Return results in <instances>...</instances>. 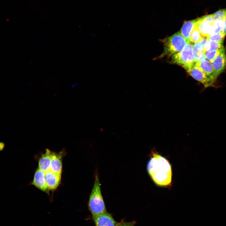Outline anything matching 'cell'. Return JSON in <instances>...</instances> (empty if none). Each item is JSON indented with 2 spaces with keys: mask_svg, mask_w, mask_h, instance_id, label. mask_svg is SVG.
Returning <instances> with one entry per match:
<instances>
[{
  "mask_svg": "<svg viewBox=\"0 0 226 226\" xmlns=\"http://www.w3.org/2000/svg\"><path fill=\"white\" fill-rule=\"evenodd\" d=\"M148 174L154 182L160 186H170L172 172L169 161L158 153L152 151L147 165Z\"/></svg>",
  "mask_w": 226,
  "mask_h": 226,
  "instance_id": "cell-1",
  "label": "cell"
},
{
  "mask_svg": "<svg viewBox=\"0 0 226 226\" xmlns=\"http://www.w3.org/2000/svg\"><path fill=\"white\" fill-rule=\"evenodd\" d=\"M96 226H116L117 223L112 215L106 212L100 215L92 217Z\"/></svg>",
  "mask_w": 226,
  "mask_h": 226,
  "instance_id": "cell-10",
  "label": "cell"
},
{
  "mask_svg": "<svg viewBox=\"0 0 226 226\" xmlns=\"http://www.w3.org/2000/svg\"><path fill=\"white\" fill-rule=\"evenodd\" d=\"M198 18L185 21L182 27L180 32L183 36L188 42H191L190 40V34Z\"/></svg>",
  "mask_w": 226,
  "mask_h": 226,
  "instance_id": "cell-14",
  "label": "cell"
},
{
  "mask_svg": "<svg viewBox=\"0 0 226 226\" xmlns=\"http://www.w3.org/2000/svg\"><path fill=\"white\" fill-rule=\"evenodd\" d=\"M88 207L92 217L100 215L106 212L97 173L95 176L94 184L89 198Z\"/></svg>",
  "mask_w": 226,
  "mask_h": 226,
  "instance_id": "cell-2",
  "label": "cell"
},
{
  "mask_svg": "<svg viewBox=\"0 0 226 226\" xmlns=\"http://www.w3.org/2000/svg\"><path fill=\"white\" fill-rule=\"evenodd\" d=\"M65 153V151L64 150L57 153L52 152L50 168V170L57 174H61L62 160Z\"/></svg>",
  "mask_w": 226,
  "mask_h": 226,
  "instance_id": "cell-8",
  "label": "cell"
},
{
  "mask_svg": "<svg viewBox=\"0 0 226 226\" xmlns=\"http://www.w3.org/2000/svg\"><path fill=\"white\" fill-rule=\"evenodd\" d=\"M192 45L191 42H187L181 51L171 56V62L182 67L187 72H189L196 62Z\"/></svg>",
  "mask_w": 226,
  "mask_h": 226,
  "instance_id": "cell-4",
  "label": "cell"
},
{
  "mask_svg": "<svg viewBox=\"0 0 226 226\" xmlns=\"http://www.w3.org/2000/svg\"><path fill=\"white\" fill-rule=\"evenodd\" d=\"M164 51L160 57L170 56L182 50L188 42L183 36L180 31L165 38L162 40Z\"/></svg>",
  "mask_w": 226,
  "mask_h": 226,
  "instance_id": "cell-3",
  "label": "cell"
},
{
  "mask_svg": "<svg viewBox=\"0 0 226 226\" xmlns=\"http://www.w3.org/2000/svg\"><path fill=\"white\" fill-rule=\"evenodd\" d=\"M196 23L191 31L190 35V41L191 43H194L199 42L204 37L196 26Z\"/></svg>",
  "mask_w": 226,
  "mask_h": 226,
  "instance_id": "cell-17",
  "label": "cell"
},
{
  "mask_svg": "<svg viewBox=\"0 0 226 226\" xmlns=\"http://www.w3.org/2000/svg\"><path fill=\"white\" fill-rule=\"evenodd\" d=\"M223 42V41L216 42L207 40L204 46V52L222 49L224 47Z\"/></svg>",
  "mask_w": 226,
  "mask_h": 226,
  "instance_id": "cell-16",
  "label": "cell"
},
{
  "mask_svg": "<svg viewBox=\"0 0 226 226\" xmlns=\"http://www.w3.org/2000/svg\"><path fill=\"white\" fill-rule=\"evenodd\" d=\"M224 26L221 32L225 36L226 35V15L224 17Z\"/></svg>",
  "mask_w": 226,
  "mask_h": 226,
  "instance_id": "cell-23",
  "label": "cell"
},
{
  "mask_svg": "<svg viewBox=\"0 0 226 226\" xmlns=\"http://www.w3.org/2000/svg\"><path fill=\"white\" fill-rule=\"evenodd\" d=\"M192 49L196 62L206 59L203 47L199 43L193 44Z\"/></svg>",
  "mask_w": 226,
  "mask_h": 226,
  "instance_id": "cell-15",
  "label": "cell"
},
{
  "mask_svg": "<svg viewBox=\"0 0 226 226\" xmlns=\"http://www.w3.org/2000/svg\"><path fill=\"white\" fill-rule=\"evenodd\" d=\"M135 223L134 221L130 222L122 221L118 223L116 226H134Z\"/></svg>",
  "mask_w": 226,
  "mask_h": 226,
  "instance_id": "cell-22",
  "label": "cell"
},
{
  "mask_svg": "<svg viewBox=\"0 0 226 226\" xmlns=\"http://www.w3.org/2000/svg\"><path fill=\"white\" fill-rule=\"evenodd\" d=\"M46 180L49 189L56 188L60 183L61 175L53 172L50 170L45 172Z\"/></svg>",
  "mask_w": 226,
  "mask_h": 226,
  "instance_id": "cell-12",
  "label": "cell"
},
{
  "mask_svg": "<svg viewBox=\"0 0 226 226\" xmlns=\"http://www.w3.org/2000/svg\"><path fill=\"white\" fill-rule=\"evenodd\" d=\"M225 36L221 32L219 33L212 34L207 37V40L216 42L223 41Z\"/></svg>",
  "mask_w": 226,
  "mask_h": 226,
  "instance_id": "cell-19",
  "label": "cell"
},
{
  "mask_svg": "<svg viewBox=\"0 0 226 226\" xmlns=\"http://www.w3.org/2000/svg\"><path fill=\"white\" fill-rule=\"evenodd\" d=\"M216 76H218L226 68V55L225 49L223 48L211 62Z\"/></svg>",
  "mask_w": 226,
  "mask_h": 226,
  "instance_id": "cell-7",
  "label": "cell"
},
{
  "mask_svg": "<svg viewBox=\"0 0 226 226\" xmlns=\"http://www.w3.org/2000/svg\"><path fill=\"white\" fill-rule=\"evenodd\" d=\"M194 66L216 81L218 77L215 73L212 63L208 60L205 59L196 62Z\"/></svg>",
  "mask_w": 226,
  "mask_h": 226,
  "instance_id": "cell-11",
  "label": "cell"
},
{
  "mask_svg": "<svg viewBox=\"0 0 226 226\" xmlns=\"http://www.w3.org/2000/svg\"><path fill=\"white\" fill-rule=\"evenodd\" d=\"M52 153L49 149H46L45 153L39 159L38 168L45 172L50 170Z\"/></svg>",
  "mask_w": 226,
  "mask_h": 226,
  "instance_id": "cell-13",
  "label": "cell"
},
{
  "mask_svg": "<svg viewBox=\"0 0 226 226\" xmlns=\"http://www.w3.org/2000/svg\"><path fill=\"white\" fill-rule=\"evenodd\" d=\"M4 147V145L2 143H0V150L3 149Z\"/></svg>",
  "mask_w": 226,
  "mask_h": 226,
  "instance_id": "cell-24",
  "label": "cell"
},
{
  "mask_svg": "<svg viewBox=\"0 0 226 226\" xmlns=\"http://www.w3.org/2000/svg\"><path fill=\"white\" fill-rule=\"evenodd\" d=\"M212 15L213 21L223 19L226 15V8L220 9Z\"/></svg>",
  "mask_w": 226,
  "mask_h": 226,
  "instance_id": "cell-20",
  "label": "cell"
},
{
  "mask_svg": "<svg viewBox=\"0 0 226 226\" xmlns=\"http://www.w3.org/2000/svg\"><path fill=\"white\" fill-rule=\"evenodd\" d=\"M31 184L40 190L47 193H49L50 190L46 184L45 172L39 168L35 172Z\"/></svg>",
  "mask_w": 226,
  "mask_h": 226,
  "instance_id": "cell-9",
  "label": "cell"
},
{
  "mask_svg": "<svg viewBox=\"0 0 226 226\" xmlns=\"http://www.w3.org/2000/svg\"><path fill=\"white\" fill-rule=\"evenodd\" d=\"M224 24V18L220 20L213 21L212 26L211 35L221 32L223 28Z\"/></svg>",
  "mask_w": 226,
  "mask_h": 226,
  "instance_id": "cell-18",
  "label": "cell"
},
{
  "mask_svg": "<svg viewBox=\"0 0 226 226\" xmlns=\"http://www.w3.org/2000/svg\"><path fill=\"white\" fill-rule=\"evenodd\" d=\"M188 73L194 78L202 83L205 88L214 87V83L215 81L194 66Z\"/></svg>",
  "mask_w": 226,
  "mask_h": 226,
  "instance_id": "cell-6",
  "label": "cell"
},
{
  "mask_svg": "<svg viewBox=\"0 0 226 226\" xmlns=\"http://www.w3.org/2000/svg\"><path fill=\"white\" fill-rule=\"evenodd\" d=\"M222 49L219 50H215L205 52V58L212 62L216 56Z\"/></svg>",
  "mask_w": 226,
  "mask_h": 226,
  "instance_id": "cell-21",
  "label": "cell"
},
{
  "mask_svg": "<svg viewBox=\"0 0 226 226\" xmlns=\"http://www.w3.org/2000/svg\"><path fill=\"white\" fill-rule=\"evenodd\" d=\"M198 19L196 25L203 37H207L211 35L213 22L212 14L204 15Z\"/></svg>",
  "mask_w": 226,
  "mask_h": 226,
  "instance_id": "cell-5",
  "label": "cell"
}]
</instances>
